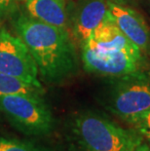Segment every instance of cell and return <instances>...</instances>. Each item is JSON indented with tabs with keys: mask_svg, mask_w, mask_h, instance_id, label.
Returning <instances> with one entry per match:
<instances>
[{
	"mask_svg": "<svg viewBox=\"0 0 150 151\" xmlns=\"http://www.w3.org/2000/svg\"><path fill=\"white\" fill-rule=\"evenodd\" d=\"M81 48L88 72L119 78L146 68L142 52L121 32L110 14Z\"/></svg>",
	"mask_w": 150,
	"mask_h": 151,
	"instance_id": "6da1fadb",
	"label": "cell"
},
{
	"mask_svg": "<svg viewBox=\"0 0 150 151\" xmlns=\"http://www.w3.org/2000/svg\"><path fill=\"white\" fill-rule=\"evenodd\" d=\"M19 37L27 47L38 71L48 81L65 78L75 67V51L68 31L21 17L16 24Z\"/></svg>",
	"mask_w": 150,
	"mask_h": 151,
	"instance_id": "7a4b0ae2",
	"label": "cell"
},
{
	"mask_svg": "<svg viewBox=\"0 0 150 151\" xmlns=\"http://www.w3.org/2000/svg\"><path fill=\"white\" fill-rule=\"evenodd\" d=\"M73 133L84 151H136L143 140L136 131L124 129L95 113L76 117Z\"/></svg>",
	"mask_w": 150,
	"mask_h": 151,
	"instance_id": "3957f363",
	"label": "cell"
},
{
	"mask_svg": "<svg viewBox=\"0 0 150 151\" xmlns=\"http://www.w3.org/2000/svg\"><path fill=\"white\" fill-rule=\"evenodd\" d=\"M0 110L13 126L27 136H45L53 130L52 112L40 96H3L0 97Z\"/></svg>",
	"mask_w": 150,
	"mask_h": 151,
	"instance_id": "277c9868",
	"label": "cell"
},
{
	"mask_svg": "<svg viewBox=\"0 0 150 151\" xmlns=\"http://www.w3.org/2000/svg\"><path fill=\"white\" fill-rule=\"evenodd\" d=\"M109 109L132 125L149 110L150 69H141L119 77L111 91Z\"/></svg>",
	"mask_w": 150,
	"mask_h": 151,
	"instance_id": "5b68a950",
	"label": "cell"
},
{
	"mask_svg": "<svg viewBox=\"0 0 150 151\" xmlns=\"http://www.w3.org/2000/svg\"><path fill=\"white\" fill-rule=\"evenodd\" d=\"M0 72L43 89L37 78L36 63L27 47L20 37L5 30L0 31Z\"/></svg>",
	"mask_w": 150,
	"mask_h": 151,
	"instance_id": "8992f818",
	"label": "cell"
},
{
	"mask_svg": "<svg viewBox=\"0 0 150 151\" xmlns=\"http://www.w3.org/2000/svg\"><path fill=\"white\" fill-rule=\"evenodd\" d=\"M108 15V0H77L69 20L76 42L82 46Z\"/></svg>",
	"mask_w": 150,
	"mask_h": 151,
	"instance_id": "52a82bcc",
	"label": "cell"
},
{
	"mask_svg": "<svg viewBox=\"0 0 150 151\" xmlns=\"http://www.w3.org/2000/svg\"><path fill=\"white\" fill-rule=\"evenodd\" d=\"M109 14L115 24L142 53H150V28L141 15L119 3L108 1Z\"/></svg>",
	"mask_w": 150,
	"mask_h": 151,
	"instance_id": "ba28073f",
	"label": "cell"
},
{
	"mask_svg": "<svg viewBox=\"0 0 150 151\" xmlns=\"http://www.w3.org/2000/svg\"><path fill=\"white\" fill-rule=\"evenodd\" d=\"M27 9L35 20L67 30L69 18L65 0H27Z\"/></svg>",
	"mask_w": 150,
	"mask_h": 151,
	"instance_id": "9c48e42d",
	"label": "cell"
},
{
	"mask_svg": "<svg viewBox=\"0 0 150 151\" xmlns=\"http://www.w3.org/2000/svg\"><path fill=\"white\" fill-rule=\"evenodd\" d=\"M18 94L41 96L43 89L37 88L17 77L0 72V97Z\"/></svg>",
	"mask_w": 150,
	"mask_h": 151,
	"instance_id": "30bf717a",
	"label": "cell"
},
{
	"mask_svg": "<svg viewBox=\"0 0 150 151\" xmlns=\"http://www.w3.org/2000/svg\"><path fill=\"white\" fill-rule=\"evenodd\" d=\"M0 151H40L29 143L18 139L0 137Z\"/></svg>",
	"mask_w": 150,
	"mask_h": 151,
	"instance_id": "8fae6325",
	"label": "cell"
},
{
	"mask_svg": "<svg viewBox=\"0 0 150 151\" xmlns=\"http://www.w3.org/2000/svg\"><path fill=\"white\" fill-rule=\"evenodd\" d=\"M133 125L136 133L150 144V109L143 113Z\"/></svg>",
	"mask_w": 150,
	"mask_h": 151,
	"instance_id": "7c38bea8",
	"label": "cell"
},
{
	"mask_svg": "<svg viewBox=\"0 0 150 151\" xmlns=\"http://www.w3.org/2000/svg\"><path fill=\"white\" fill-rule=\"evenodd\" d=\"M11 2L12 0H0V13L6 10L9 7V5L11 4Z\"/></svg>",
	"mask_w": 150,
	"mask_h": 151,
	"instance_id": "4fadbf2b",
	"label": "cell"
},
{
	"mask_svg": "<svg viewBox=\"0 0 150 151\" xmlns=\"http://www.w3.org/2000/svg\"><path fill=\"white\" fill-rule=\"evenodd\" d=\"M136 151H150V144H145L142 142L139 146H138Z\"/></svg>",
	"mask_w": 150,
	"mask_h": 151,
	"instance_id": "5bb4252c",
	"label": "cell"
}]
</instances>
